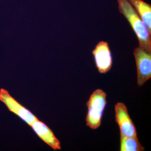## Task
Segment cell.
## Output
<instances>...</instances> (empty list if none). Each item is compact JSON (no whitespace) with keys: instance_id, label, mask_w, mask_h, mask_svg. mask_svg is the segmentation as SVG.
<instances>
[{"instance_id":"6da1fadb","label":"cell","mask_w":151,"mask_h":151,"mask_svg":"<svg viewBox=\"0 0 151 151\" xmlns=\"http://www.w3.org/2000/svg\"><path fill=\"white\" fill-rule=\"evenodd\" d=\"M119 12L129 23L139 40V46L151 53V34L128 0H118Z\"/></svg>"},{"instance_id":"52a82bcc","label":"cell","mask_w":151,"mask_h":151,"mask_svg":"<svg viewBox=\"0 0 151 151\" xmlns=\"http://www.w3.org/2000/svg\"><path fill=\"white\" fill-rule=\"evenodd\" d=\"M30 127L40 138L55 150L61 149L60 142L53 132L43 122L36 120Z\"/></svg>"},{"instance_id":"277c9868","label":"cell","mask_w":151,"mask_h":151,"mask_svg":"<svg viewBox=\"0 0 151 151\" xmlns=\"http://www.w3.org/2000/svg\"><path fill=\"white\" fill-rule=\"evenodd\" d=\"M0 101L6 106L9 111L19 116L29 126L37 120L35 115L21 105L5 89H0Z\"/></svg>"},{"instance_id":"8992f818","label":"cell","mask_w":151,"mask_h":151,"mask_svg":"<svg viewBox=\"0 0 151 151\" xmlns=\"http://www.w3.org/2000/svg\"><path fill=\"white\" fill-rule=\"evenodd\" d=\"M92 53L99 73H105L111 70L113 58L108 42L102 41L98 42Z\"/></svg>"},{"instance_id":"9c48e42d","label":"cell","mask_w":151,"mask_h":151,"mask_svg":"<svg viewBox=\"0 0 151 151\" xmlns=\"http://www.w3.org/2000/svg\"><path fill=\"white\" fill-rule=\"evenodd\" d=\"M121 151H143L145 148L137 137H127L120 135Z\"/></svg>"},{"instance_id":"7a4b0ae2","label":"cell","mask_w":151,"mask_h":151,"mask_svg":"<svg viewBox=\"0 0 151 151\" xmlns=\"http://www.w3.org/2000/svg\"><path fill=\"white\" fill-rule=\"evenodd\" d=\"M107 94L102 89H96L90 95L86 103L88 108L86 125L94 130L100 127L103 113L107 104Z\"/></svg>"},{"instance_id":"ba28073f","label":"cell","mask_w":151,"mask_h":151,"mask_svg":"<svg viewBox=\"0 0 151 151\" xmlns=\"http://www.w3.org/2000/svg\"><path fill=\"white\" fill-rule=\"evenodd\" d=\"M151 34V5L142 0H128Z\"/></svg>"},{"instance_id":"3957f363","label":"cell","mask_w":151,"mask_h":151,"mask_svg":"<svg viewBox=\"0 0 151 151\" xmlns=\"http://www.w3.org/2000/svg\"><path fill=\"white\" fill-rule=\"evenodd\" d=\"M137 72V85L142 86L151 77V53L140 47L134 50Z\"/></svg>"},{"instance_id":"5b68a950","label":"cell","mask_w":151,"mask_h":151,"mask_svg":"<svg viewBox=\"0 0 151 151\" xmlns=\"http://www.w3.org/2000/svg\"><path fill=\"white\" fill-rule=\"evenodd\" d=\"M115 118L119 125L120 135L127 137H137V129L130 118L126 105L123 103H118L115 105Z\"/></svg>"}]
</instances>
